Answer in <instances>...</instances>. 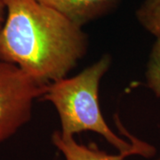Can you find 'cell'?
<instances>
[{"label":"cell","mask_w":160,"mask_h":160,"mask_svg":"<svg viewBox=\"0 0 160 160\" xmlns=\"http://www.w3.org/2000/svg\"><path fill=\"white\" fill-rule=\"evenodd\" d=\"M0 61L19 66L42 83L66 78L88 50L83 27L37 0H4Z\"/></svg>","instance_id":"cell-1"},{"label":"cell","mask_w":160,"mask_h":160,"mask_svg":"<svg viewBox=\"0 0 160 160\" xmlns=\"http://www.w3.org/2000/svg\"><path fill=\"white\" fill-rule=\"evenodd\" d=\"M111 62V56L108 53L103 54L78 75L47 84L41 99L51 103L57 111L61 123L60 131L63 135L75 136L84 132H92L122 152L132 149L141 139L132 134L116 114V126L128 141L120 137L109 127L102 113L100 85Z\"/></svg>","instance_id":"cell-2"},{"label":"cell","mask_w":160,"mask_h":160,"mask_svg":"<svg viewBox=\"0 0 160 160\" xmlns=\"http://www.w3.org/2000/svg\"><path fill=\"white\" fill-rule=\"evenodd\" d=\"M46 87L17 65L0 61V143L29 123L35 100Z\"/></svg>","instance_id":"cell-3"},{"label":"cell","mask_w":160,"mask_h":160,"mask_svg":"<svg viewBox=\"0 0 160 160\" xmlns=\"http://www.w3.org/2000/svg\"><path fill=\"white\" fill-rule=\"evenodd\" d=\"M51 139L53 146L62 154L65 160H126L131 156L150 158L157 152L153 145L142 140H140L129 150L118 151V154H109L100 149L95 143L91 142L86 145L78 142L75 140V136L63 135L60 130L53 132Z\"/></svg>","instance_id":"cell-4"},{"label":"cell","mask_w":160,"mask_h":160,"mask_svg":"<svg viewBox=\"0 0 160 160\" xmlns=\"http://www.w3.org/2000/svg\"><path fill=\"white\" fill-rule=\"evenodd\" d=\"M84 26L116 9L121 0H37Z\"/></svg>","instance_id":"cell-5"},{"label":"cell","mask_w":160,"mask_h":160,"mask_svg":"<svg viewBox=\"0 0 160 160\" xmlns=\"http://www.w3.org/2000/svg\"><path fill=\"white\" fill-rule=\"evenodd\" d=\"M138 22L154 37L160 33V0H144L136 11Z\"/></svg>","instance_id":"cell-6"},{"label":"cell","mask_w":160,"mask_h":160,"mask_svg":"<svg viewBox=\"0 0 160 160\" xmlns=\"http://www.w3.org/2000/svg\"><path fill=\"white\" fill-rule=\"evenodd\" d=\"M145 70V84L157 98H160V33L157 35Z\"/></svg>","instance_id":"cell-7"},{"label":"cell","mask_w":160,"mask_h":160,"mask_svg":"<svg viewBox=\"0 0 160 160\" xmlns=\"http://www.w3.org/2000/svg\"><path fill=\"white\" fill-rule=\"evenodd\" d=\"M6 19V6L4 0H0V29L5 22Z\"/></svg>","instance_id":"cell-8"}]
</instances>
